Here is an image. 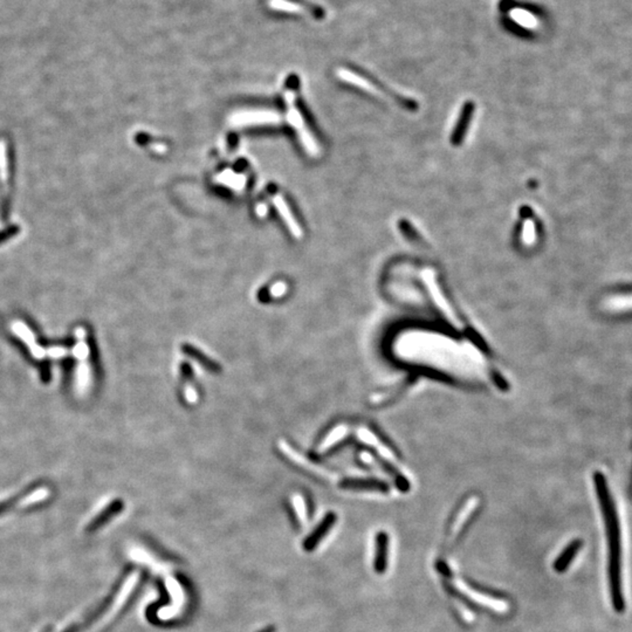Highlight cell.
<instances>
[{
  "label": "cell",
  "mask_w": 632,
  "mask_h": 632,
  "mask_svg": "<svg viewBox=\"0 0 632 632\" xmlns=\"http://www.w3.org/2000/svg\"><path fill=\"white\" fill-rule=\"evenodd\" d=\"M358 437L364 443L373 445V446L376 445V451L378 452L379 456H382L384 458V461H388L391 465L396 463V459H397L396 454L393 453V450L389 446H386V444L383 445V441L377 437L376 433H373V431H370L368 428H360L358 430Z\"/></svg>",
  "instance_id": "cell-14"
},
{
  "label": "cell",
  "mask_w": 632,
  "mask_h": 632,
  "mask_svg": "<svg viewBox=\"0 0 632 632\" xmlns=\"http://www.w3.org/2000/svg\"><path fill=\"white\" fill-rule=\"evenodd\" d=\"M183 353L190 357L192 360L204 366L205 369H208L210 373H219L221 371V364L217 363L216 361L212 360L206 353H203L201 349H198L195 346L190 343H183L181 346Z\"/></svg>",
  "instance_id": "cell-13"
},
{
  "label": "cell",
  "mask_w": 632,
  "mask_h": 632,
  "mask_svg": "<svg viewBox=\"0 0 632 632\" xmlns=\"http://www.w3.org/2000/svg\"><path fill=\"white\" fill-rule=\"evenodd\" d=\"M348 428L344 426V425H341V426H337L336 428H334L333 431L328 435V437L324 439L323 443H322L321 446L318 448V452L320 453H324V452H327L329 448H333L336 443L342 441L343 439L344 436L347 435Z\"/></svg>",
  "instance_id": "cell-21"
},
{
  "label": "cell",
  "mask_w": 632,
  "mask_h": 632,
  "mask_svg": "<svg viewBox=\"0 0 632 632\" xmlns=\"http://www.w3.org/2000/svg\"><path fill=\"white\" fill-rule=\"evenodd\" d=\"M583 546V542L576 538L574 541H571L567 547L564 548L561 554L558 555V558L555 560L553 567L556 573H564L567 571L571 562L574 561L575 556L580 551L581 548Z\"/></svg>",
  "instance_id": "cell-15"
},
{
  "label": "cell",
  "mask_w": 632,
  "mask_h": 632,
  "mask_svg": "<svg viewBox=\"0 0 632 632\" xmlns=\"http://www.w3.org/2000/svg\"><path fill=\"white\" fill-rule=\"evenodd\" d=\"M14 176V154L5 140H0V189L1 195V214L6 217L10 209V185Z\"/></svg>",
  "instance_id": "cell-3"
},
{
  "label": "cell",
  "mask_w": 632,
  "mask_h": 632,
  "mask_svg": "<svg viewBox=\"0 0 632 632\" xmlns=\"http://www.w3.org/2000/svg\"><path fill=\"white\" fill-rule=\"evenodd\" d=\"M606 309L613 313H631L632 291L611 296L606 301Z\"/></svg>",
  "instance_id": "cell-17"
},
{
  "label": "cell",
  "mask_w": 632,
  "mask_h": 632,
  "mask_svg": "<svg viewBox=\"0 0 632 632\" xmlns=\"http://www.w3.org/2000/svg\"><path fill=\"white\" fill-rule=\"evenodd\" d=\"M456 583H457L458 589H461L463 593H466L467 596H470L472 600L477 601L483 606H488L490 609L496 610L499 613H505L508 610V603L499 597L492 596L491 593L472 587L471 584L465 583L463 581L458 580Z\"/></svg>",
  "instance_id": "cell-5"
},
{
  "label": "cell",
  "mask_w": 632,
  "mask_h": 632,
  "mask_svg": "<svg viewBox=\"0 0 632 632\" xmlns=\"http://www.w3.org/2000/svg\"><path fill=\"white\" fill-rule=\"evenodd\" d=\"M513 19L516 20L520 25L525 27H534L536 25V19L535 16L527 12V11L514 10L513 11Z\"/></svg>",
  "instance_id": "cell-22"
},
{
  "label": "cell",
  "mask_w": 632,
  "mask_h": 632,
  "mask_svg": "<svg viewBox=\"0 0 632 632\" xmlns=\"http://www.w3.org/2000/svg\"><path fill=\"white\" fill-rule=\"evenodd\" d=\"M46 355H49L51 358L58 360V358H62V357L67 355V349H65V348L62 347L49 348V349H47V351H46Z\"/></svg>",
  "instance_id": "cell-27"
},
{
  "label": "cell",
  "mask_w": 632,
  "mask_h": 632,
  "mask_svg": "<svg viewBox=\"0 0 632 632\" xmlns=\"http://www.w3.org/2000/svg\"><path fill=\"white\" fill-rule=\"evenodd\" d=\"M273 204H274L276 210L279 212L280 217L284 219L285 224L289 227V232L293 234V237L296 238V239L302 238L304 232H302L301 226L299 225L298 221H296L294 216H293L292 211L289 208V205H287V201H285V198L282 197L281 195L274 196V197H273Z\"/></svg>",
  "instance_id": "cell-10"
},
{
  "label": "cell",
  "mask_w": 632,
  "mask_h": 632,
  "mask_svg": "<svg viewBox=\"0 0 632 632\" xmlns=\"http://www.w3.org/2000/svg\"><path fill=\"white\" fill-rule=\"evenodd\" d=\"M89 347H88V344L86 343V341L81 340L79 341L78 344L75 346L74 351V356L81 361H87V357L89 356Z\"/></svg>",
  "instance_id": "cell-24"
},
{
  "label": "cell",
  "mask_w": 632,
  "mask_h": 632,
  "mask_svg": "<svg viewBox=\"0 0 632 632\" xmlns=\"http://www.w3.org/2000/svg\"><path fill=\"white\" fill-rule=\"evenodd\" d=\"M375 558L373 569L377 574H384L388 568V555H389V536L384 532H379L375 538Z\"/></svg>",
  "instance_id": "cell-11"
},
{
  "label": "cell",
  "mask_w": 632,
  "mask_h": 632,
  "mask_svg": "<svg viewBox=\"0 0 632 632\" xmlns=\"http://www.w3.org/2000/svg\"><path fill=\"white\" fill-rule=\"evenodd\" d=\"M335 522H336V516L334 513H328L327 516H324L322 521L320 522V525L311 532V535H309V538H306L304 542V548L306 551H314L316 546L322 541V538L329 533L331 527L335 525Z\"/></svg>",
  "instance_id": "cell-12"
},
{
  "label": "cell",
  "mask_w": 632,
  "mask_h": 632,
  "mask_svg": "<svg viewBox=\"0 0 632 632\" xmlns=\"http://www.w3.org/2000/svg\"><path fill=\"white\" fill-rule=\"evenodd\" d=\"M293 505H294L295 511L298 514L300 521L305 522L307 518V511H306L305 500L301 496H294L293 498Z\"/></svg>",
  "instance_id": "cell-23"
},
{
  "label": "cell",
  "mask_w": 632,
  "mask_h": 632,
  "mask_svg": "<svg viewBox=\"0 0 632 632\" xmlns=\"http://www.w3.org/2000/svg\"><path fill=\"white\" fill-rule=\"evenodd\" d=\"M91 383V368L87 361H81L76 369V389L79 393H87Z\"/></svg>",
  "instance_id": "cell-18"
},
{
  "label": "cell",
  "mask_w": 632,
  "mask_h": 632,
  "mask_svg": "<svg viewBox=\"0 0 632 632\" xmlns=\"http://www.w3.org/2000/svg\"><path fill=\"white\" fill-rule=\"evenodd\" d=\"M287 292V285L285 282H276V285L272 286V289H269V294L274 298H280L282 295H285Z\"/></svg>",
  "instance_id": "cell-26"
},
{
  "label": "cell",
  "mask_w": 632,
  "mask_h": 632,
  "mask_svg": "<svg viewBox=\"0 0 632 632\" xmlns=\"http://www.w3.org/2000/svg\"><path fill=\"white\" fill-rule=\"evenodd\" d=\"M479 503L480 500L477 496H472L470 500H467L465 505L463 506V508L461 509V512L458 513L457 516H456L453 523L451 526L448 540H451L452 542L457 540L458 536L463 532L468 521L472 519V516L476 513V509L479 507Z\"/></svg>",
  "instance_id": "cell-6"
},
{
  "label": "cell",
  "mask_w": 632,
  "mask_h": 632,
  "mask_svg": "<svg viewBox=\"0 0 632 632\" xmlns=\"http://www.w3.org/2000/svg\"><path fill=\"white\" fill-rule=\"evenodd\" d=\"M124 500H114L106 508L102 509L98 516H95L94 519L88 523L86 531L88 533L96 532L102 526L107 525L108 522L111 521V519H113V518H115L117 514H120L124 511Z\"/></svg>",
  "instance_id": "cell-8"
},
{
  "label": "cell",
  "mask_w": 632,
  "mask_h": 632,
  "mask_svg": "<svg viewBox=\"0 0 632 632\" xmlns=\"http://www.w3.org/2000/svg\"><path fill=\"white\" fill-rule=\"evenodd\" d=\"M217 181L221 183V184L227 185V186L237 190V191H241L245 188V181H246V179H245V176L239 175V174H236V172L231 171V170H227V171L221 172V175L218 176Z\"/></svg>",
  "instance_id": "cell-19"
},
{
  "label": "cell",
  "mask_w": 632,
  "mask_h": 632,
  "mask_svg": "<svg viewBox=\"0 0 632 632\" xmlns=\"http://www.w3.org/2000/svg\"><path fill=\"white\" fill-rule=\"evenodd\" d=\"M282 117L274 111H246L234 114L230 119L234 126H266L281 124Z\"/></svg>",
  "instance_id": "cell-4"
},
{
  "label": "cell",
  "mask_w": 632,
  "mask_h": 632,
  "mask_svg": "<svg viewBox=\"0 0 632 632\" xmlns=\"http://www.w3.org/2000/svg\"><path fill=\"white\" fill-rule=\"evenodd\" d=\"M49 494H51V492H49L47 487H39V488H36V490L33 491V492L27 493V494H25L23 498L16 499V505L21 506V507L32 506L34 505V503H40L42 500L47 499Z\"/></svg>",
  "instance_id": "cell-20"
},
{
  "label": "cell",
  "mask_w": 632,
  "mask_h": 632,
  "mask_svg": "<svg viewBox=\"0 0 632 632\" xmlns=\"http://www.w3.org/2000/svg\"><path fill=\"white\" fill-rule=\"evenodd\" d=\"M185 398H186V401H188L189 403H191V404L197 402V391H196V390L194 389L191 386H186V389H185Z\"/></svg>",
  "instance_id": "cell-28"
},
{
  "label": "cell",
  "mask_w": 632,
  "mask_h": 632,
  "mask_svg": "<svg viewBox=\"0 0 632 632\" xmlns=\"http://www.w3.org/2000/svg\"><path fill=\"white\" fill-rule=\"evenodd\" d=\"M597 499L601 506L608 541V575H609L610 597L613 609L618 613H624L626 600L623 593L622 580V533L619 525L618 513L610 492L606 477L602 472H596L593 477Z\"/></svg>",
  "instance_id": "cell-1"
},
{
  "label": "cell",
  "mask_w": 632,
  "mask_h": 632,
  "mask_svg": "<svg viewBox=\"0 0 632 632\" xmlns=\"http://www.w3.org/2000/svg\"><path fill=\"white\" fill-rule=\"evenodd\" d=\"M285 101L286 106H287V120L289 124H292L295 131L298 133L299 139L301 141L302 146L305 148L306 151L313 157H316L320 154V146H318V143L306 126L301 113L296 108L295 93L292 89H287L285 91Z\"/></svg>",
  "instance_id": "cell-2"
},
{
  "label": "cell",
  "mask_w": 632,
  "mask_h": 632,
  "mask_svg": "<svg viewBox=\"0 0 632 632\" xmlns=\"http://www.w3.org/2000/svg\"><path fill=\"white\" fill-rule=\"evenodd\" d=\"M267 6L269 10L284 14H309L311 10L304 4L296 3L293 0H267Z\"/></svg>",
  "instance_id": "cell-16"
},
{
  "label": "cell",
  "mask_w": 632,
  "mask_h": 632,
  "mask_svg": "<svg viewBox=\"0 0 632 632\" xmlns=\"http://www.w3.org/2000/svg\"><path fill=\"white\" fill-rule=\"evenodd\" d=\"M266 211L267 208L266 205L265 204L259 205V206L256 208V212H258V214H259L260 217H263V216H265V214H266Z\"/></svg>",
  "instance_id": "cell-30"
},
{
  "label": "cell",
  "mask_w": 632,
  "mask_h": 632,
  "mask_svg": "<svg viewBox=\"0 0 632 632\" xmlns=\"http://www.w3.org/2000/svg\"><path fill=\"white\" fill-rule=\"evenodd\" d=\"M12 329H14V334L19 337L20 340L23 341L24 343L29 348V351L36 360H42L46 356L45 349L36 343V336L26 324L21 321H14L12 324Z\"/></svg>",
  "instance_id": "cell-7"
},
{
  "label": "cell",
  "mask_w": 632,
  "mask_h": 632,
  "mask_svg": "<svg viewBox=\"0 0 632 632\" xmlns=\"http://www.w3.org/2000/svg\"><path fill=\"white\" fill-rule=\"evenodd\" d=\"M19 232L20 227L16 226V225H10V226L5 227L4 230H0V244H4L7 240H10L11 238L16 237Z\"/></svg>",
  "instance_id": "cell-25"
},
{
  "label": "cell",
  "mask_w": 632,
  "mask_h": 632,
  "mask_svg": "<svg viewBox=\"0 0 632 632\" xmlns=\"http://www.w3.org/2000/svg\"><path fill=\"white\" fill-rule=\"evenodd\" d=\"M75 335L78 337L79 341L84 340V337H86V331H84V328H78L76 331H75Z\"/></svg>",
  "instance_id": "cell-29"
},
{
  "label": "cell",
  "mask_w": 632,
  "mask_h": 632,
  "mask_svg": "<svg viewBox=\"0 0 632 632\" xmlns=\"http://www.w3.org/2000/svg\"><path fill=\"white\" fill-rule=\"evenodd\" d=\"M279 448L286 454V456H287V457L289 458V459H291V461H293L295 463H298L300 466L304 467L305 470L314 472L315 474H318V476L324 478V479H333V476H331L329 472H327V471L322 468V467L313 465L311 461H307L304 456L298 453V452H296L294 448H291V445L287 444L285 441H279Z\"/></svg>",
  "instance_id": "cell-9"
}]
</instances>
